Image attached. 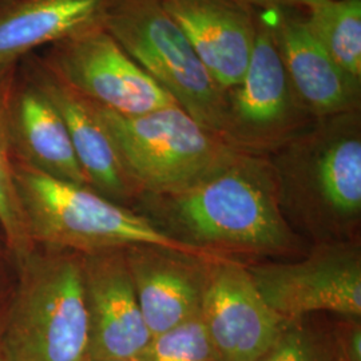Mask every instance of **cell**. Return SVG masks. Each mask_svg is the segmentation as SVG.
Here are the masks:
<instances>
[{
    "instance_id": "obj_2",
    "label": "cell",
    "mask_w": 361,
    "mask_h": 361,
    "mask_svg": "<svg viewBox=\"0 0 361 361\" xmlns=\"http://www.w3.org/2000/svg\"><path fill=\"white\" fill-rule=\"evenodd\" d=\"M285 219L314 245L356 241L361 222V114L316 119L267 155Z\"/></svg>"
},
{
    "instance_id": "obj_4",
    "label": "cell",
    "mask_w": 361,
    "mask_h": 361,
    "mask_svg": "<svg viewBox=\"0 0 361 361\" xmlns=\"http://www.w3.org/2000/svg\"><path fill=\"white\" fill-rule=\"evenodd\" d=\"M94 109L138 195L177 193L240 152L178 104L141 116Z\"/></svg>"
},
{
    "instance_id": "obj_16",
    "label": "cell",
    "mask_w": 361,
    "mask_h": 361,
    "mask_svg": "<svg viewBox=\"0 0 361 361\" xmlns=\"http://www.w3.org/2000/svg\"><path fill=\"white\" fill-rule=\"evenodd\" d=\"M8 125L13 158L55 178L90 186L78 162L63 118L19 67Z\"/></svg>"
},
{
    "instance_id": "obj_23",
    "label": "cell",
    "mask_w": 361,
    "mask_h": 361,
    "mask_svg": "<svg viewBox=\"0 0 361 361\" xmlns=\"http://www.w3.org/2000/svg\"><path fill=\"white\" fill-rule=\"evenodd\" d=\"M255 10H269V8H295L307 11L324 0H235Z\"/></svg>"
},
{
    "instance_id": "obj_9",
    "label": "cell",
    "mask_w": 361,
    "mask_h": 361,
    "mask_svg": "<svg viewBox=\"0 0 361 361\" xmlns=\"http://www.w3.org/2000/svg\"><path fill=\"white\" fill-rule=\"evenodd\" d=\"M246 265L261 296L286 320L316 312L361 316V249L356 241L319 244L290 262Z\"/></svg>"
},
{
    "instance_id": "obj_15",
    "label": "cell",
    "mask_w": 361,
    "mask_h": 361,
    "mask_svg": "<svg viewBox=\"0 0 361 361\" xmlns=\"http://www.w3.org/2000/svg\"><path fill=\"white\" fill-rule=\"evenodd\" d=\"M19 68L43 91L65 121L78 162L95 192L121 202L137 193L116 155L94 104L55 75L39 54H30Z\"/></svg>"
},
{
    "instance_id": "obj_6",
    "label": "cell",
    "mask_w": 361,
    "mask_h": 361,
    "mask_svg": "<svg viewBox=\"0 0 361 361\" xmlns=\"http://www.w3.org/2000/svg\"><path fill=\"white\" fill-rule=\"evenodd\" d=\"M104 26L180 109L224 138V90L161 0H113Z\"/></svg>"
},
{
    "instance_id": "obj_1",
    "label": "cell",
    "mask_w": 361,
    "mask_h": 361,
    "mask_svg": "<svg viewBox=\"0 0 361 361\" xmlns=\"http://www.w3.org/2000/svg\"><path fill=\"white\" fill-rule=\"evenodd\" d=\"M147 219L182 244L219 257H295L302 238L285 219L268 157L237 152L177 193L143 194Z\"/></svg>"
},
{
    "instance_id": "obj_22",
    "label": "cell",
    "mask_w": 361,
    "mask_h": 361,
    "mask_svg": "<svg viewBox=\"0 0 361 361\" xmlns=\"http://www.w3.org/2000/svg\"><path fill=\"white\" fill-rule=\"evenodd\" d=\"M341 361H361L360 317H343L332 332Z\"/></svg>"
},
{
    "instance_id": "obj_5",
    "label": "cell",
    "mask_w": 361,
    "mask_h": 361,
    "mask_svg": "<svg viewBox=\"0 0 361 361\" xmlns=\"http://www.w3.org/2000/svg\"><path fill=\"white\" fill-rule=\"evenodd\" d=\"M8 322L7 361H89L90 324L82 255L26 257Z\"/></svg>"
},
{
    "instance_id": "obj_21",
    "label": "cell",
    "mask_w": 361,
    "mask_h": 361,
    "mask_svg": "<svg viewBox=\"0 0 361 361\" xmlns=\"http://www.w3.org/2000/svg\"><path fill=\"white\" fill-rule=\"evenodd\" d=\"M257 361H341L332 334H322L305 317L289 322L284 332Z\"/></svg>"
},
{
    "instance_id": "obj_17",
    "label": "cell",
    "mask_w": 361,
    "mask_h": 361,
    "mask_svg": "<svg viewBox=\"0 0 361 361\" xmlns=\"http://www.w3.org/2000/svg\"><path fill=\"white\" fill-rule=\"evenodd\" d=\"M113 0H0V68L40 47L104 26Z\"/></svg>"
},
{
    "instance_id": "obj_19",
    "label": "cell",
    "mask_w": 361,
    "mask_h": 361,
    "mask_svg": "<svg viewBox=\"0 0 361 361\" xmlns=\"http://www.w3.org/2000/svg\"><path fill=\"white\" fill-rule=\"evenodd\" d=\"M19 65L0 68V226L10 247L22 258L28 257L30 235L13 176L10 140V102Z\"/></svg>"
},
{
    "instance_id": "obj_13",
    "label": "cell",
    "mask_w": 361,
    "mask_h": 361,
    "mask_svg": "<svg viewBox=\"0 0 361 361\" xmlns=\"http://www.w3.org/2000/svg\"><path fill=\"white\" fill-rule=\"evenodd\" d=\"M222 90L245 75L257 35V10L235 0H161Z\"/></svg>"
},
{
    "instance_id": "obj_3",
    "label": "cell",
    "mask_w": 361,
    "mask_h": 361,
    "mask_svg": "<svg viewBox=\"0 0 361 361\" xmlns=\"http://www.w3.org/2000/svg\"><path fill=\"white\" fill-rule=\"evenodd\" d=\"M13 176L31 240L79 255L130 246H161L192 257L219 256L182 244L152 219L90 186L51 177L13 158Z\"/></svg>"
},
{
    "instance_id": "obj_8",
    "label": "cell",
    "mask_w": 361,
    "mask_h": 361,
    "mask_svg": "<svg viewBox=\"0 0 361 361\" xmlns=\"http://www.w3.org/2000/svg\"><path fill=\"white\" fill-rule=\"evenodd\" d=\"M40 58L82 97L118 114L141 116L177 104L104 26L55 42Z\"/></svg>"
},
{
    "instance_id": "obj_11",
    "label": "cell",
    "mask_w": 361,
    "mask_h": 361,
    "mask_svg": "<svg viewBox=\"0 0 361 361\" xmlns=\"http://www.w3.org/2000/svg\"><path fill=\"white\" fill-rule=\"evenodd\" d=\"M91 359L141 360L152 335L143 320L125 249L82 255Z\"/></svg>"
},
{
    "instance_id": "obj_18",
    "label": "cell",
    "mask_w": 361,
    "mask_h": 361,
    "mask_svg": "<svg viewBox=\"0 0 361 361\" xmlns=\"http://www.w3.org/2000/svg\"><path fill=\"white\" fill-rule=\"evenodd\" d=\"M305 22L336 65L361 83V0H324Z\"/></svg>"
},
{
    "instance_id": "obj_10",
    "label": "cell",
    "mask_w": 361,
    "mask_h": 361,
    "mask_svg": "<svg viewBox=\"0 0 361 361\" xmlns=\"http://www.w3.org/2000/svg\"><path fill=\"white\" fill-rule=\"evenodd\" d=\"M200 316L221 361H257L292 322L261 296L246 262L229 257L209 262Z\"/></svg>"
},
{
    "instance_id": "obj_24",
    "label": "cell",
    "mask_w": 361,
    "mask_h": 361,
    "mask_svg": "<svg viewBox=\"0 0 361 361\" xmlns=\"http://www.w3.org/2000/svg\"><path fill=\"white\" fill-rule=\"evenodd\" d=\"M89 361H140V360H122V359H91Z\"/></svg>"
},
{
    "instance_id": "obj_7",
    "label": "cell",
    "mask_w": 361,
    "mask_h": 361,
    "mask_svg": "<svg viewBox=\"0 0 361 361\" xmlns=\"http://www.w3.org/2000/svg\"><path fill=\"white\" fill-rule=\"evenodd\" d=\"M257 18L245 75L224 90V140L238 150L267 157L316 119L297 98L271 26L258 11Z\"/></svg>"
},
{
    "instance_id": "obj_12",
    "label": "cell",
    "mask_w": 361,
    "mask_h": 361,
    "mask_svg": "<svg viewBox=\"0 0 361 361\" xmlns=\"http://www.w3.org/2000/svg\"><path fill=\"white\" fill-rule=\"evenodd\" d=\"M271 26L286 75L313 119L360 111L361 83L347 75L295 8L257 10Z\"/></svg>"
},
{
    "instance_id": "obj_14",
    "label": "cell",
    "mask_w": 361,
    "mask_h": 361,
    "mask_svg": "<svg viewBox=\"0 0 361 361\" xmlns=\"http://www.w3.org/2000/svg\"><path fill=\"white\" fill-rule=\"evenodd\" d=\"M125 257L152 337L200 313L207 265L213 259L147 245L126 247Z\"/></svg>"
},
{
    "instance_id": "obj_20",
    "label": "cell",
    "mask_w": 361,
    "mask_h": 361,
    "mask_svg": "<svg viewBox=\"0 0 361 361\" xmlns=\"http://www.w3.org/2000/svg\"><path fill=\"white\" fill-rule=\"evenodd\" d=\"M140 361H221L198 314L152 337Z\"/></svg>"
}]
</instances>
